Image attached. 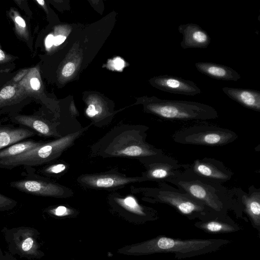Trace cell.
<instances>
[{
	"instance_id": "obj_19",
	"label": "cell",
	"mask_w": 260,
	"mask_h": 260,
	"mask_svg": "<svg viewBox=\"0 0 260 260\" xmlns=\"http://www.w3.org/2000/svg\"><path fill=\"white\" fill-rule=\"evenodd\" d=\"M42 143L26 139L11 145L0 150V161L21 154L39 146Z\"/></svg>"
},
{
	"instance_id": "obj_13",
	"label": "cell",
	"mask_w": 260,
	"mask_h": 260,
	"mask_svg": "<svg viewBox=\"0 0 260 260\" xmlns=\"http://www.w3.org/2000/svg\"><path fill=\"white\" fill-rule=\"evenodd\" d=\"M195 67L201 73L215 79L237 81L241 78V76L237 72L224 64L198 62L195 63Z\"/></svg>"
},
{
	"instance_id": "obj_31",
	"label": "cell",
	"mask_w": 260,
	"mask_h": 260,
	"mask_svg": "<svg viewBox=\"0 0 260 260\" xmlns=\"http://www.w3.org/2000/svg\"><path fill=\"white\" fill-rule=\"evenodd\" d=\"M16 23L22 27H25L26 24L24 20L20 16H17L15 18Z\"/></svg>"
},
{
	"instance_id": "obj_22",
	"label": "cell",
	"mask_w": 260,
	"mask_h": 260,
	"mask_svg": "<svg viewBox=\"0 0 260 260\" xmlns=\"http://www.w3.org/2000/svg\"><path fill=\"white\" fill-rule=\"evenodd\" d=\"M17 204L16 201L4 196L0 192V211H8L13 209Z\"/></svg>"
},
{
	"instance_id": "obj_4",
	"label": "cell",
	"mask_w": 260,
	"mask_h": 260,
	"mask_svg": "<svg viewBox=\"0 0 260 260\" xmlns=\"http://www.w3.org/2000/svg\"><path fill=\"white\" fill-rule=\"evenodd\" d=\"M230 242L224 239L182 240L161 236L151 243V249L155 252L175 253L178 257L184 258L216 251Z\"/></svg>"
},
{
	"instance_id": "obj_21",
	"label": "cell",
	"mask_w": 260,
	"mask_h": 260,
	"mask_svg": "<svg viewBox=\"0 0 260 260\" xmlns=\"http://www.w3.org/2000/svg\"><path fill=\"white\" fill-rule=\"evenodd\" d=\"M199 227L210 233H226L236 231V229L232 225L216 220H211L198 223Z\"/></svg>"
},
{
	"instance_id": "obj_25",
	"label": "cell",
	"mask_w": 260,
	"mask_h": 260,
	"mask_svg": "<svg viewBox=\"0 0 260 260\" xmlns=\"http://www.w3.org/2000/svg\"><path fill=\"white\" fill-rule=\"evenodd\" d=\"M75 70V66L72 62L67 63L62 71V74L63 76L68 77L70 76Z\"/></svg>"
},
{
	"instance_id": "obj_32",
	"label": "cell",
	"mask_w": 260,
	"mask_h": 260,
	"mask_svg": "<svg viewBox=\"0 0 260 260\" xmlns=\"http://www.w3.org/2000/svg\"><path fill=\"white\" fill-rule=\"evenodd\" d=\"M5 55L4 52L0 49V61L5 59Z\"/></svg>"
},
{
	"instance_id": "obj_17",
	"label": "cell",
	"mask_w": 260,
	"mask_h": 260,
	"mask_svg": "<svg viewBox=\"0 0 260 260\" xmlns=\"http://www.w3.org/2000/svg\"><path fill=\"white\" fill-rule=\"evenodd\" d=\"M36 135L32 130L20 126L0 125V150Z\"/></svg>"
},
{
	"instance_id": "obj_29",
	"label": "cell",
	"mask_w": 260,
	"mask_h": 260,
	"mask_svg": "<svg viewBox=\"0 0 260 260\" xmlns=\"http://www.w3.org/2000/svg\"><path fill=\"white\" fill-rule=\"evenodd\" d=\"M54 37L52 35H48L45 41V45L47 48H50L53 45L54 43Z\"/></svg>"
},
{
	"instance_id": "obj_3",
	"label": "cell",
	"mask_w": 260,
	"mask_h": 260,
	"mask_svg": "<svg viewBox=\"0 0 260 260\" xmlns=\"http://www.w3.org/2000/svg\"><path fill=\"white\" fill-rule=\"evenodd\" d=\"M148 112L161 118L170 120H209L218 117L216 110L203 103L187 101L161 100L156 98L149 100Z\"/></svg>"
},
{
	"instance_id": "obj_27",
	"label": "cell",
	"mask_w": 260,
	"mask_h": 260,
	"mask_svg": "<svg viewBox=\"0 0 260 260\" xmlns=\"http://www.w3.org/2000/svg\"><path fill=\"white\" fill-rule=\"evenodd\" d=\"M31 87L35 90H38L40 88V82L37 78H31L30 81Z\"/></svg>"
},
{
	"instance_id": "obj_20",
	"label": "cell",
	"mask_w": 260,
	"mask_h": 260,
	"mask_svg": "<svg viewBox=\"0 0 260 260\" xmlns=\"http://www.w3.org/2000/svg\"><path fill=\"white\" fill-rule=\"evenodd\" d=\"M69 165L63 161H54L40 168L38 173L43 177L58 178L62 176L68 170Z\"/></svg>"
},
{
	"instance_id": "obj_33",
	"label": "cell",
	"mask_w": 260,
	"mask_h": 260,
	"mask_svg": "<svg viewBox=\"0 0 260 260\" xmlns=\"http://www.w3.org/2000/svg\"><path fill=\"white\" fill-rule=\"evenodd\" d=\"M37 1L38 3H39V4H40L41 5H44V1L43 0H41V1L37 0Z\"/></svg>"
},
{
	"instance_id": "obj_2",
	"label": "cell",
	"mask_w": 260,
	"mask_h": 260,
	"mask_svg": "<svg viewBox=\"0 0 260 260\" xmlns=\"http://www.w3.org/2000/svg\"><path fill=\"white\" fill-rule=\"evenodd\" d=\"M90 125L48 142L18 155L0 161V169H12L15 167H36L55 161L88 129Z\"/></svg>"
},
{
	"instance_id": "obj_23",
	"label": "cell",
	"mask_w": 260,
	"mask_h": 260,
	"mask_svg": "<svg viewBox=\"0 0 260 260\" xmlns=\"http://www.w3.org/2000/svg\"><path fill=\"white\" fill-rule=\"evenodd\" d=\"M34 239L31 237L28 236L23 240L20 247L22 251L28 252L34 247Z\"/></svg>"
},
{
	"instance_id": "obj_28",
	"label": "cell",
	"mask_w": 260,
	"mask_h": 260,
	"mask_svg": "<svg viewBox=\"0 0 260 260\" xmlns=\"http://www.w3.org/2000/svg\"><path fill=\"white\" fill-rule=\"evenodd\" d=\"M66 37L63 36L58 35L54 38L53 45L58 46L62 44L66 40Z\"/></svg>"
},
{
	"instance_id": "obj_5",
	"label": "cell",
	"mask_w": 260,
	"mask_h": 260,
	"mask_svg": "<svg viewBox=\"0 0 260 260\" xmlns=\"http://www.w3.org/2000/svg\"><path fill=\"white\" fill-rule=\"evenodd\" d=\"M130 190L133 193L142 195L144 198H153L159 202L169 205L181 214L186 216L205 214L206 206L187 193L131 185Z\"/></svg>"
},
{
	"instance_id": "obj_12",
	"label": "cell",
	"mask_w": 260,
	"mask_h": 260,
	"mask_svg": "<svg viewBox=\"0 0 260 260\" xmlns=\"http://www.w3.org/2000/svg\"><path fill=\"white\" fill-rule=\"evenodd\" d=\"M178 30L182 35L180 46L183 49H204L207 48L211 42V38L207 32L197 24H181Z\"/></svg>"
},
{
	"instance_id": "obj_18",
	"label": "cell",
	"mask_w": 260,
	"mask_h": 260,
	"mask_svg": "<svg viewBox=\"0 0 260 260\" xmlns=\"http://www.w3.org/2000/svg\"><path fill=\"white\" fill-rule=\"evenodd\" d=\"M245 211L252 223L258 228L260 225V192H253L249 195H243L242 198Z\"/></svg>"
},
{
	"instance_id": "obj_14",
	"label": "cell",
	"mask_w": 260,
	"mask_h": 260,
	"mask_svg": "<svg viewBox=\"0 0 260 260\" xmlns=\"http://www.w3.org/2000/svg\"><path fill=\"white\" fill-rule=\"evenodd\" d=\"M222 91L230 98L243 107L260 111V92L250 89L224 87Z\"/></svg>"
},
{
	"instance_id": "obj_26",
	"label": "cell",
	"mask_w": 260,
	"mask_h": 260,
	"mask_svg": "<svg viewBox=\"0 0 260 260\" xmlns=\"http://www.w3.org/2000/svg\"><path fill=\"white\" fill-rule=\"evenodd\" d=\"M52 211L56 216H62L68 213V210L65 206H59L52 210Z\"/></svg>"
},
{
	"instance_id": "obj_15",
	"label": "cell",
	"mask_w": 260,
	"mask_h": 260,
	"mask_svg": "<svg viewBox=\"0 0 260 260\" xmlns=\"http://www.w3.org/2000/svg\"><path fill=\"white\" fill-rule=\"evenodd\" d=\"M215 161L196 160L192 166L194 173L198 175L217 181H227L232 174L223 167L215 164Z\"/></svg>"
},
{
	"instance_id": "obj_8",
	"label": "cell",
	"mask_w": 260,
	"mask_h": 260,
	"mask_svg": "<svg viewBox=\"0 0 260 260\" xmlns=\"http://www.w3.org/2000/svg\"><path fill=\"white\" fill-rule=\"evenodd\" d=\"M10 186L25 193L41 197L64 198L74 193L71 188L38 175L32 179L12 181Z\"/></svg>"
},
{
	"instance_id": "obj_1",
	"label": "cell",
	"mask_w": 260,
	"mask_h": 260,
	"mask_svg": "<svg viewBox=\"0 0 260 260\" xmlns=\"http://www.w3.org/2000/svg\"><path fill=\"white\" fill-rule=\"evenodd\" d=\"M142 125L123 124L114 126L90 146L93 157L135 159L144 166L162 156V151L148 143Z\"/></svg>"
},
{
	"instance_id": "obj_16",
	"label": "cell",
	"mask_w": 260,
	"mask_h": 260,
	"mask_svg": "<svg viewBox=\"0 0 260 260\" xmlns=\"http://www.w3.org/2000/svg\"><path fill=\"white\" fill-rule=\"evenodd\" d=\"M162 157L144 166L146 171L142 173V176L146 181H158L175 177L176 165L171 163L170 160H162Z\"/></svg>"
},
{
	"instance_id": "obj_11",
	"label": "cell",
	"mask_w": 260,
	"mask_h": 260,
	"mask_svg": "<svg viewBox=\"0 0 260 260\" xmlns=\"http://www.w3.org/2000/svg\"><path fill=\"white\" fill-rule=\"evenodd\" d=\"M12 120L24 127L34 131L36 135L45 138L55 139L63 136L60 129L59 123L51 122L35 116H18Z\"/></svg>"
},
{
	"instance_id": "obj_9",
	"label": "cell",
	"mask_w": 260,
	"mask_h": 260,
	"mask_svg": "<svg viewBox=\"0 0 260 260\" xmlns=\"http://www.w3.org/2000/svg\"><path fill=\"white\" fill-rule=\"evenodd\" d=\"M177 184L187 194L203 203L206 206L216 211H220L222 207L214 188L199 180H179Z\"/></svg>"
},
{
	"instance_id": "obj_7",
	"label": "cell",
	"mask_w": 260,
	"mask_h": 260,
	"mask_svg": "<svg viewBox=\"0 0 260 260\" xmlns=\"http://www.w3.org/2000/svg\"><path fill=\"white\" fill-rule=\"evenodd\" d=\"M145 181L142 176H127L115 171L82 174L77 179V182L82 187L113 191L132 183Z\"/></svg>"
},
{
	"instance_id": "obj_24",
	"label": "cell",
	"mask_w": 260,
	"mask_h": 260,
	"mask_svg": "<svg viewBox=\"0 0 260 260\" xmlns=\"http://www.w3.org/2000/svg\"><path fill=\"white\" fill-rule=\"evenodd\" d=\"M15 92V89L12 86H8L4 87L0 92L1 99L7 100L14 96Z\"/></svg>"
},
{
	"instance_id": "obj_34",
	"label": "cell",
	"mask_w": 260,
	"mask_h": 260,
	"mask_svg": "<svg viewBox=\"0 0 260 260\" xmlns=\"http://www.w3.org/2000/svg\"><path fill=\"white\" fill-rule=\"evenodd\" d=\"M1 257H0V260H3V259H1Z\"/></svg>"
},
{
	"instance_id": "obj_10",
	"label": "cell",
	"mask_w": 260,
	"mask_h": 260,
	"mask_svg": "<svg viewBox=\"0 0 260 260\" xmlns=\"http://www.w3.org/2000/svg\"><path fill=\"white\" fill-rule=\"evenodd\" d=\"M151 83L158 89L171 93L193 96L201 93L193 81L172 75L155 77L151 80Z\"/></svg>"
},
{
	"instance_id": "obj_6",
	"label": "cell",
	"mask_w": 260,
	"mask_h": 260,
	"mask_svg": "<svg viewBox=\"0 0 260 260\" xmlns=\"http://www.w3.org/2000/svg\"><path fill=\"white\" fill-rule=\"evenodd\" d=\"M238 136L230 130L209 126H193L177 132L175 141L184 144L221 146L228 144Z\"/></svg>"
},
{
	"instance_id": "obj_30",
	"label": "cell",
	"mask_w": 260,
	"mask_h": 260,
	"mask_svg": "<svg viewBox=\"0 0 260 260\" xmlns=\"http://www.w3.org/2000/svg\"><path fill=\"white\" fill-rule=\"evenodd\" d=\"M124 63L120 58H117L114 61V66L117 70H120L124 66Z\"/></svg>"
}]
</instances>
